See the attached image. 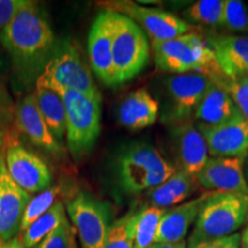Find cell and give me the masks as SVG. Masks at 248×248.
<instances>
[{
  "instance_id": "obj_1",
  "label": "cell",
  "mask_w": 248,
  "mask_h": 248,
  "mask_svg": "<svg viewBox=\"0 0 248 248\" xmlns=\"http://www.w3.org/2000/svg\"><path fill=\"white\" fill-rule=\"evenodd\" d=\"M0 43L11 58L14 79L22 91L35 88L58 46L53 30L35 1H27L0 31Z\"/></svg>"
},
{
  "instance_id": "obj_2",
  "label": "cell",
  "mask_w": 248,
  "mask_h": 248,
  "mask_svg": "<svg viewBox=\"0 0 248 248\" xmlns=\"http://www.w3.org/2000/svg\"><path fill=\"white\" fill-rule=\"evenodd\" d=\"M156 67L172 75L202 74L210 79L223 75L207 40L197 32L185 33L166 42H152Z\"/></svg>"
},
{
  "instance_id": "obj_3",
  "label": "cell",
  "mask_w": 248,
  "mask_h": 248,
  "mask_svg": "<svg viewBox=\"0 0 248 248\" xmlns=\"http://www.w3.org/2000/svg\"><path fill=\"white\" fill-rule=\"evenodd\" d=\"M159 151L147 142H138L124 150L117 160L121 187L129 194L151 191L176 172Z\"/></svg>"
},
{
  "instance_id": "obj_4",
  "label": "cell",
  "mask_w": 248,
  "mask_h": 248,
  "mask_svg": "<svg viewBox=\"0 0 248 248\" xmlns=\"http://www.w3.org/2000/svg\"><path fill=\"white\" fill-rule=\"evenodd\" d=\"M248 216V197L228 192H209L194 223L188 241L222 238L237 233Z\"/></svg>"
},
{
  "instance_id": "obj_5",
  "label": "cell",
  "mask_w": 248,
  "mask_h": 248,
  "mask_svg": "<svg viewBox=\"0 0 248 248\" xmlns=\"http://www.w3.org/2000/svg\"><path fill=\"white\" fill-rule=\"evenodd\" d=\"M52 90V89H51ZM66 106V140L74 159L90 153L101 131V100L67 89H54Z\"/></svg>"
},
{
  "instance_id": "obj_6",
  "label": "cell",
  "mask_w": 248,
  "mask_h": 248,
  "mask_svg": "<svg viewBox=\"0 0 248 248\" xmlns=\"http://www.w3.org/2000/svg\"><path fill=\"white\" fill-rule=\"evenodd\" d=\"M36 84L48 89H67L101 100V93L93 78L91 68L71 42L57 46L54 55L45 67Z\"/></svg>"
},
{
  "instance_id": "obj_7",
  "label": "cell",
  "mask_w": 248,
  "mask_h": 248,
  "mask_svg": "<svg viewBox=\"0 0 248 248\" xmlns=\"http://www.w3.org/2000/svg\"><path fill=\"white\" fill-rule=\"evenodd\" d=\"M114 13L113 70L115 85L129 82L140 74L150 60V43L135 21Z\"/></svg>"
},
{
  "instance_id": "obj_8",
  "label": "cell",
  "mask_w": 248,
  "mask_h": 248,
  "mask_svg": "<svg viewBox=\"0 0 248 248\" xmlns=\"http://www.w3.org/2000/svg\"><path fill=\"white\" fill-rule=\"evenodd\" d=\"M66 210L82 248H101L113 224L110 204L80 191L67 203Z\"/></svg>"
},
{
  "instance_id": "obj_9",
  "label": "cell",
  "mask_w": 248,
  "mask_h": 248,
  "mask_svg": "<svg viewBox=\"0 0 248 248\" xmlns=\"http://www.w3.org/2000/svg\"><path fill=\"white\" fill-rule=\"evenodd\" d=\"M107 11L125 15L147 32L152 42H166L185 33L194 32L197 28L170 12L145 7L133 1H108L102 4Z\"/></svg>"
},
{
  "instance_id": "obj_10",
  "label": "cell",
  "mask_w": 248,
  "mask_h": 248,
  "mask_svg": "<svg viewBox=\"0 0 248 248\" xmlns=\"http://www.w3.org/2000/svg\"><path fill=\"white\" fill-rule=\"evenodd\" d=\"M213 80L202 74L171 75L166 79L168 108L163 121L176 125L191 121L198 105Z\"/></svg>"
},
{
  "instance_id": "obj_11",
  "label": "cell",
  "mask_w": 248,
  "mask_h": 248,
  "mask_svg": "<svg viewBox=\"0 0 248 248\" xmlns=\"http://www.w3.org/2000/svg\"><path fill=\"white\" fill-rule=\"evenodd\" d=\"M4 150L9 175L20 187L31 195L51 187V169L42 157L16 141L6 144Z\"/></svg>"
},
{
  "instance_id": "obj_12",
  "label": "cell",
  "mask_w": 248,
  "mask_h": 248,
  "mask_svg": "<svg viewBox=\"0 0 248 248\" xmlns=\"http://www.w3.org/2000/svg\"><path fill=\"white\" fill-rule=\"evenodd\" d=\"M198 129L202 133L210 156L245 157L248 154V120L240 111L225 122L207 125L199 123Z\"/></svg>"
},
{
  "instance_id": "obj_13",
  "label": "cell",
  "mask_w": 248,
  "mask_h": 248,
  "mask_svg": "<svg viewBox=\"0 0 248 248\" xmlns=\"http://www.w3.org/2000/svg\"><path fill=\"white\" fill-rule=\"evenodd\" d=\"M32 198L9 175L5 162V150L0 152V244L17 237L24 210Z\"/></svg>"
},
{
  "instance_id": "obj_14",
  "label": "cell",
  "mask_w": 248,
  "mask_h": 248,
  "mask_svg": "<svg viewBox=\"0 0 248 248\" xmlns=\"http://www.w3.org/2000/svg\"><path fill=\"white\" fill-rule=\"evenodd\" d=\"M113 33L114 13L104 9L94 18L90 29L88 52L93 73L108 86L115 85L113 70Z\"/></svg>"
},
{
  "instance_id": "obj_15",
  "label": "cell",
  "mask_w": 248,
  "mask_h": 248,
  "mask_svg": "<svg viewBox=\"0 0 248 248\" xmlns=\"http://www.w3.org/2000/svg\"><path fill=\"white\" fill-rule=\"evenodd\" d=\"M245 157L209 156L197 175L200 186L208 192H228L248 197V181L244 172Z\"/></svg>"
},
{
  "instance_id": "obj_16",
  "label": "cell",
  "mask_w": 248,
  "mask_h": 248,
  "mask_svg": "<svg viewBox=\"0 0 248 248\" xmlns=\"http://www.w3.org/2000/svg\"><path fill=\"white\" fill-rule=\"evenodd\" d=\"M171 141L177 170L197 177L209 159L208 147L202 133L188 121L172 125Z\"/></svg>"
},
{
  "instance_id": "obj_17",
  "label": "cell",
  "mask_w": 248,
  "mask_h": 248,
  "mask_svg": "<svg viewBox=\"0 0 248 248\" xmlns=\"http://www.w3.org/2000/svg\"><path fill=\"white\" fill-rule=\"evenodd\" d=\"M13 123L35 146L53 155L61 154L63 151L40 114L33 93H28L15 104Z\"/></svg>"
},
{
  "instance_id": "obj_18",
  "label": "cell",
  "mask_w": 248,
  "mask_h": 248,
  "mask_svg": "<svg viewBox=\"0 0 248 248\" xmlns=\"http://www.w3.org/2000/svg\"><path fill=\"white\" fill-rule=\"evenodd\" d=\"M223 75L230 79L248 77V37L213 36L207 40Z\"/></svg>"
},
{
  "instance_id": "obj_19",
  "label": "cell",
  "mask_w": 248,
  "mask_h": 248,
  "mask_svg": "<svg viewBox=\"0 0 248 248\" xmlns=\"http://www.w3.org/2000/svg\"><path fill=\"white\" fill-rule=\"evenodd\" d=\"M208 194L209 192L207 191L194 199L166 209L161 217L155 243L176 244L184 241L190 228L195 223L201 206Z\"/></svg>"
},
{
  "instance_id": "obj_20",
  "label": "cell",
  "mask_w": 248,
  "mask_h": 248,
  "mask_svg": "<svg viewBox=\"0 0 248 248\" xmlns=\"http://www.w3.org/2000/svg\"><path fill=\"white\" fill-rule=\"evenodd\" d=\"M159 102L146 89L129 93L121 104L119 120L124 128L141 130L153 125L159 117Z\"/></svg>"
},
{
  "instance_id": "obj_21",
  "label": "cell",
  "mask_w": 248,
  "mask_h": 248,
  "mask_svg": "<svg viewBox=\"0 0 248 248\" xmlns=\"http://www.w3.org/2000/svg\"><path fill=\"white\" fill-rule=\"evenodd\" d=\"M199 186L197 178L181 170H176L173 175L148 193V201L152 207L169 209L185 202L191 198Z\"/></svg>"
},
{
  "instance_id": "obj_22",
  "label": "cell",
  "mask_w": 248,
  "mask_h": 248,
  "mask_svg": "<svg viewBox=\"0 0 248 248\" xmlns=\"http://www.w3.org/2000/svg\"><path fill=\"white\" fill-rule=\"evenodd\" d=\"M237 113L238 108L226 90L213 82L198 105L194 116L200 123L215 125L225 122Z\"/></svg>"
},
{
  "instance_id": "obj_23",
  "label": "cell",
  "mask_w": 248,
  "mask_h": 248,
  "mask_svg": "<svg viewBox=\"0 0 248 248\" xmlns=\"http://www.w3.org/2000/svg\"><path fill=\"white\" fill-rule=\"evenodd\" d=\"M35 94L39 111L59 142L66 137V106L58 92L36 84Z\"/></svg>"
},
{
  "instance_id": "obj_24",
  "label": "cell",
  "mask_w": 248,
  "mask_h": 248,
  "mask_svg": "<svg viewBox=\"0 0 248 248\" xmlns=\"http://www.w3.org/2000/svg\"><path fill=\"white\" fill-rule=\"evenodd\" d=\"M64 219H67L66 207L62 201H57L44 215L36 219L27 230L21 232L18 235L24 246L33 248L52 231H54Z\"/></svg>"
},
{
  "instance_id": "obj_25",
  "label": "cell",
  "mask_w": 248,
  "mask_h": 248,
  "mask_svg": "<svg viewBox=\"0 0 248 248\" xmlns=\"http://www.w3.org/2000/svg\"><path fill=\"white\" fill-rule=\"evenodd\" d=\"M164 212L166 209L152 206L139 209L137 222H136L133 248H147L155 243L161 217Z\"/></svg>"
},
{
  "instance_id": "obj_26",
  "label": "cell",
  "mask_w": 248,
  "mask_h": 248,
  "mask_svg": "<svg viewBox=\"0 0 248 248\" xmlns=\"http://www.w3.org/2000/svg\"><path fill=\"white\" fill-rule=\"evenodd\" d=\"M139 210H131L111 224L101 248H133L135 229Z\"/></svg>"
},
{
  "instance_id": "obj_27",
  "label": "cell",
  "mask_w": 248,
  "mask_h": 248,
  "mask_svg": "<svg viewBox=\"0 0 248 248\" xmlns=\"http://www.w3.org/2000/svg\"><path fill=\"white\" fill-rule=\"evenodd\" d=\"M224 0H199L186 9L185 16L197 24L221 27Z\"/></svg>"
},
{
  "instance_id": "obj_28",
  "label": "cell",
  "mask_w": 248,
  "mask_h": 248,
  "mask_svg": "<svg viewBox=\"0 0 248 248\" xmlns=\"http://www.w3.org/2000/svg\"><path fill=\"white\" fill-rule=\"evenodd\" d=\"M60 185L51 186L47 190L40 192L38 194H35L31 198L29 203L27 204L26 210H24L22 223H21L20 233L24 230H27L36 219H38L40 216L44 215V214L57 202L58 197L60 195Z\"/></svg>"
},
{
  "instance_id": "obj_29",
  "label": "cell",
  "mask_w": 248,
  "mask_h": 248,
  "mask_svg": "<svg viewBox=\"0 0 248 248\" xmlns=\"http://www.w3.org/2000/svg\"><path fill=\"white\" fill-rule=\"evenodd\" d=\"M212 80L226 90L241 115L248 120V77L230 79L224 75H221Z\"/></svg>"
},
{
  "instance_id": "obj_30",
  "label": "cell",
  "mask_w": 248,
  "mask_h": 248,
  "mask_svg": "<svg viewBox=\"0 0 248 248\" xmlns=\"http://www.w3.org/2000/svg\"><path fill=\"white\" fill-rule=\"evenodd\" d=\"M231 31H246L248 28V14L243 1L224 0L222 26Z\"/></svg>"
},
{
  "instance_id": "obj_31",
  "label": "cell",
  "mask_w": 248,
  "mask_h": 248,
  "mask_svg": "<svg viewBox=\"0 0 248 248\" xmlns=\"http://www.w3.org/2000/svg\"><path fill=\"white\" fill-rule=\"evenodd\" d=\"M75 234L67 218L33 248H77Z\"/></svg>"
},
{
  "instance_id": "obj_32",
  "label": "cell",
  "mask_w": 248,
  "mask_h": 248,
  "mask_svg": "<svg viewBox=\"0 0 248 248\" xmlns=\"http://www.w3.org/2000/svg\"><path fill=\"white\" fill-rule=\"evenodd\" d=\"M186 248H240V233L237 232L222 238L187 241Z\"/></svg>"
},
{
  "instance_id": "obj_33",
  "label": "cell",
  "mask_w": 248,
  "mask_h": 248,
  "mask_svg": "<svg viewBox=\"0 0 248 248\" xmlns=\"http://www.w3.org/2000/svg\"><path fill=\"white\" fill-rule=\"evenodd\" d=\"M27 0H0V31L8 26Z\"/></svg>"
},
{
  "instance_id": "obj_34",
  "label": "cell",
  "mask_w": 248,
  "mask_h": 248,
  "mask_svg": "<svg viewBox=\"0 0 248 248\" xmlns=\"http://www.w3.org/2000/svg\"><path fill=\"white\" fill-rule=\"evenodd\" d=\"M15 104L9 94L7 89L0 83V115L9 123H13L14 121Z\"/></svg>"
},
{
  "instance_id": "obj_35",
  "label": "cell",
  "mask_w": 248,
  "mask_h": 248,
  "mask_svg": "<svg viewBox=\"0 0 248 248\" xmlns=\"http://www.w3.org/2000/svg\"><path fill=\"white\" fill-rule=\"evenodd\" d=\"M9 125H11V123L0 115V152L4 150L8 141Z\"/></svg>"
},
{
  "instance_id": "obj_36",
  "label": "cell",
  "mask_w": 248,
  "mask_h": 248,
  "mask_svg": "<svg viewBox=\"0 0 248 248\" xmlns=\"http://www.w3.org/2000/svg\"><path fill=\"white\" fill-rule=\"evenodd\" d=\"M0 248H27V247L23 245L20 235H17V237L13 238V239L6 241V243L0 244Z\"/></svg>"
},
{
  "instance_id": "obj_37",
  "label": "cell",
  "mask_w": 248,
  "mask_h": 248,
  "mask_svg": "<svg viewBox=\"0 0 248 248\" xmlns=\"http://www.w3.org/2000/svg\"><path fill=\"white\" fill-rule=\"evenodd\" d=\"M147 248H186V243L181 241V243L176 244H164V243H154Z\"/></svg>"
},
{
  "instance_id": "obj_38",
  "label": "cell",
  "mask_w": 248,
  "mask_h": 248,
  "mask_svg": "<svg viewBox=\"0 0 248 248\" xmlns=\"http://www.w3.org/2000/svg\"><path fill=\"white\" fill-rule=\"evenodd\" d=\"M240 248H248V216L240 233Z\"/></svg>"
},
{
  "instance_id": "obj_39",
  "label": "cell",
  "mask_w": 248,
  "mask_h": 248,
  "mask_svg": "<svg viewBox=\"0 0 248 248\" xmlns=\"http://www.w3.org/2000/svg\"><path fill=\"white\" fill-rule=\"evenodd\" d=\"M247 179H248V175H247Z\"/></svg>"
},
{
  "instance_id": "obj_40",
  "label": "cell",
  "mask_w": 248,
  "mask_h": 248,
  "mask_svg": "<svg viewBox=\"0 0 248 248\" xmlns=\"http://www.w3.org/2000/svg\"><path fill=\"white\" fill-rule=\"evenodd\" d=\"M247 31H248V28H247Z\"/></svg>"
}]
</instances>
